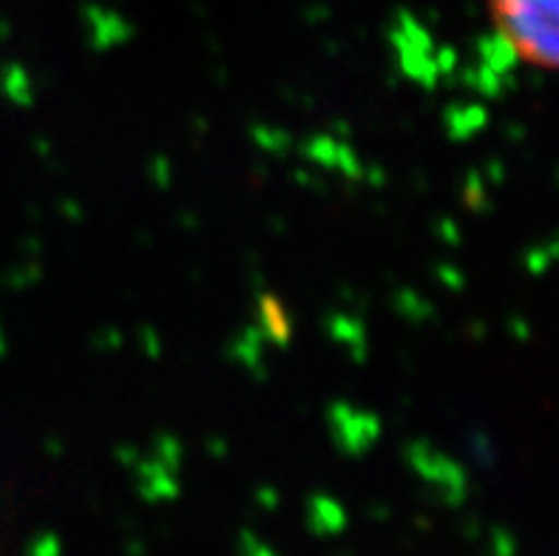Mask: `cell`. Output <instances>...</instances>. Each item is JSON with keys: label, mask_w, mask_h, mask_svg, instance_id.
<instances>
[{"label": "cell", "mask_w": 559, "mask_h": 556, "mask_svg": "<svg viewBox=\"0 0 559 556\" xmlns=\"http://www.w3.org/2000/svg\"><path fill=\"white\" fill-rule=\"evenodd\" d=\"M491 26L514 60L559 71V0H486Z\"/></svg>", "instance_id": "obj_1"}]
</instances>
